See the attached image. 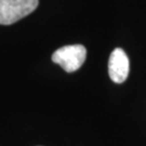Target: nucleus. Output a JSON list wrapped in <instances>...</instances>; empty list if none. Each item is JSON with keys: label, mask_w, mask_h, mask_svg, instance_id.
Listing matches in <instances>:
<instances>
[{"label": "nucleus", "mask_w": 146, "mask_h": 146, "mask_svg": "<svg viewBox=\"0 0 146 146\" xmlns=\"http://www.w3.org/2000/svg\"><path fill=\"white\" fill-rule=\"evenodd\" d=\"M129 58L121 48H116L110 53L108 61V74L115 84H122L129 76Z\"/></svg>", "instance_id": "3"}, {"label": "nucleus", "mask_w": 146, "mask_h": 146, "mask_svg": "<svg viewBox=\"0 0 146 146\" xmlns=\"http://www.w3.org/2000/svg\"><path fill=\"white\" fill-rule=\"evenodd\" d=\"M87 58V49L82 44H70L58 49L52 54V62L58 64L67 72L73 73L84 65Z\"/></svg>", "instance_id": "2"}, {"label": "nucleus", "mask_w": 146, "mask_h": 146, "mask_svg": "<svg viewBox=\"0 0 146 146\" xmlns=\"http://www.w3.org/2000/svg\"><path fill=\"white\" fill-rule=\"evenodd\" d=\"M39 0H0V24L11 25L36 10Z\"/></svg>", "instance_id": "1"}]
</instances>
